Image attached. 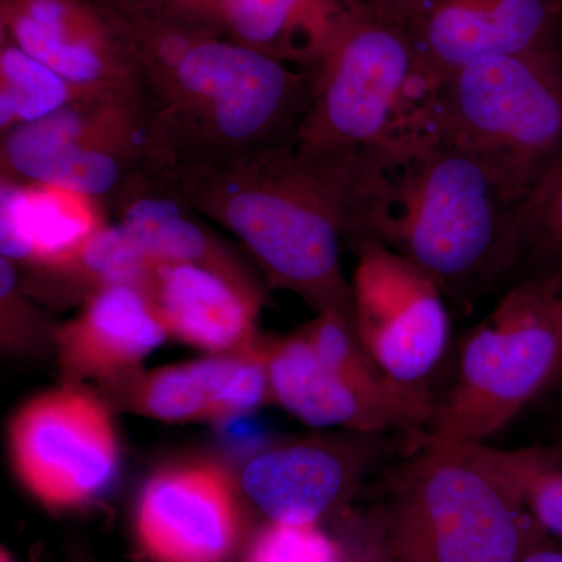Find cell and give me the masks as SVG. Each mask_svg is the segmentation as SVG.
Instances as JSON below:
<instances>
[{"mask_svg":"<svg viewBox=\"0 0 562 562\" xmlns=\"http://www.w3.org/2000/svg\"><path fill=\"white\" fill-rule=\"evenodd\" d=\"M341 562H394L390 557V553L384 549L382 539L379 542L373 543L369 549L361 550V552L346 557L342 553Z\"/></svg>","mask_w":562,"mask_h":562,"instance_id":"obj_28","label":"cell"},{"mask_svg":"<svg viewBox=\"0 0 562 562\" xmlns=\"http://www.w3.org/2000/svg\"><path fill=\"white\" fill-rule=\"evenodd\" d=\"M173 18L120 22L135 65L149 173L220 169L294 146L313 70Z\"/></svg>","mask_w":562,"mask_h":562,"instance_id":"obj_2","label":"cell"},{"mask_svg":"<svg viewBox=\"0 0 562 562\" xmlns=\"http://www.w3.org/2000/svg\"><path fill=\"white\" fill-rule=\"evenodd\" d=\"M0 179L65 188L111 203L149 172L146 120L138 95L94 91L2 133Z\"/></svg>","mask_w":562,"mask_h":562,"instance_id":"obj_8","label":"cell"},{"mask_svg":"<svg viewBox=\"0 0 562 562\" xmlns=\"http://www.w3.org/2000/svg\"><path fill=\"white\" fill-rule=\"evenodd\" d=\"M519 562H562V546L552 542L549 538L539 546L532 547Z\"/></svg>","mask_w":562,"mask_h":562,"instance_id":"obj_27","label":"cell"},{"mask_svg":"<svg viewBox=\"0 0 562 562\" xmlns=\"http://www.w3.org/2000/svg\"><path fill=\"white\" fill-rule=\"evenodd\" d=\"M408 33L443 80L482 58L562 49V0H427Z\"/></svg>","mask_w":562,"mask_h":562,"instance_id":"obj_13","label":"cell"},{"mask_svg":"<svg viewBox=\"0 0 562 562\" xmlns=\"http://www.w3.org/2000/svg\"><path fill=\"white\" fill-rule=\"evenodd\" d=\"M338 543L316 525L268 522L255 536L244 562H341Z\"/></svg>","mask_w":562,"mask_h":562,"instance_id":"obj_24","label":"cell"},{"mask_svg":"<svg viewBox=\"0 0 562 562\" xmlns=\"http://www.w3.org/2000/svg\"><path fill=\"white\" fill-rule=\"evenodd\" d=\"M441 83L408 31L362 3L344 18L314 69L312 102L294 146L368 151L402 165L439 139Z\"/></svg>","mask_w":562,"mask_h":562,"instance_id":"obj_3","label":"cell"},{"mask_svg":"<svg viewBox=\"0 0 562 562\" xmlns=\"http://www.w3.org/2000/svg\"><path fill=\"white\" fill-rule=\"evenodd\" d=\"M372 450L368 439L277 443L246 462L239 487L268 522L317 525L357 490L371 464Z\"/></svg>","mask_w":562,"mask_h":562,"instance_id":"obj_15","label":"cell"},{"mask_svg":"<svg viewBox=\"0 0 562 562\" xmlns=\"http://www.w3.org/2000/svg\"><path fill=\"white\" fill-rule=\"evenodd\" d=\"M0 184V247L14 266L61 265L106 225L105 206L88 195L44 183Z\"/></svg>","mask_w":562,"mask_h":562,"instance_id":"obj_19","label":"cell"},{"mask_svg":"<svg viewBox=\"0 0 562 562\" xmlns=\"http://www.w3.org/2000/svg\"><path fill=\"white\" fill-rule=\"evenodd\" d=\"M9 447L21 483L55 509L94 501L120 468V442L109 406L77 384L24 403L10 422Z\"/></svg>","mask_w":562,"mask_h":562,"instance_id":"obj_9","label":"cell"},{"mask_svg":"<svg viewBox=\"0 0 562 562\" xmlns=\"http://www.w3.org/2000/svg\"><path fill=\"white\" fill-rule=\"evenodd\" d=\"M494 452L539 527L562 541V447Z\"/></svg>","mask_w":562,"mask_h":562,"instance_id":"obj_23","label":"cell"},{"mask_svg":"<svg viewBox=\"0 0 562 562\" xmlns=\"http://www.w3.org/2000/svg\"><path fill=\"white\" fill-rule=\"evenodd\" d=\"M355 330L373 364L394 382L420 386L450 336L446 294L419 266L376 239L355 244Z\"/></svg>","mask_w":562,"mask_h":562,"instance_id":"obj_10","label":"cell"},{"mask_svg":"<svg viewBox=\"0 0 562 562\" xmlns=\"http://www.w3.org/2000/svg\"><path fill=\"white\" fill-rule=\"evenodd\" d=\"M35 60L9 38L0 50V132L44 120L90 94Z\"/></svg>","mask_w":562,"mask_h":562,"instance_id":"obj_22","label":"cell"},{"mask_svg":"<svg viewBox=\"0 0 562 562\" xmlns=\"http://www.w3.org/2000/svg\"><path fill=\"white\" fill-rule=\"evenodd\" d=\"M272 402L303 424L360 435L422 428L435 402L422 386L362 379L322 360L302 331L266 341Z\"/></svg>","mask_w":562,"mask_h":562,"instance_id":"obj_11","label":"cell"},{"mask_svg":"<svg viewBox=\"0 0 562 562\" xmlns=\"http://www.w3.org/2000/svg\"><path fill=\"white\" fill-rule=\"evenodd\" d=\"M135 532L151 562H228L244 535L238 486L214 462L166 465L140 491Z\"/></svg>","mask_w":562,"mask_h":562,"instance_id":"obj_12","label":"cell"},{"mask_svg":"<svg viewBox=\"0 0 562 562\" xmlns=\"http://www.w3.org/2000/svg\"><path fill=\"white\" fill-rule=\"evenodd\" d=\"M171 338L146 292L111 284L91 292L81 312L54 335L63 372L72 382L116 383Z\"/></svg>","mask_w":562,"mask_h":562,"instance_id":"obj_18","label":"cell"},{"mask_svg":"<svg viewBox=\"0 0 562 562\" xmlns=\"http://www.w3.org/2000/svg\"><path fill=\"white\" fill-rule=\"evenodd\" d=\"M220 0H172L168 5L205 22H211Z\"/></svg>","mask_w":562,"mask_h":562,"instance_id":"obj_26","label":"cell"},{"mask_svg":"<svg viewBox=\"0 0 562 562\" xmlns=\"http://www.w3.org/2000/svg\"><path fill=\"white\" fill-rule=\"evenodd\" d=\"M2 32L81 90L136 95L135 65L120 24L80 0H2Z\"/></svg>","mask_w":562,"mask_h":562,"instance_id":"obj_14","label":"cell"},{"mask_svg":"<svg viewBox=\"0 0 562 562\" xmlns=\"http://www.w3.org/2000/svg\"><path fill=\"white\" fill-rule=\"evenodd\" d=\"M439 139L486 166L517 205L562 144V49L482 58L438 94Z\"/></svg>","mask_w":562,"mask_h":562,"instance_id":"obj_6","label":"cell"},{"mask_svg":"<svg viewBox=\"0 0 562 562\" xmlns=\"http://www.w3.org/2000/svg\"><path fill=\"white\" fill-rule=\"evenodd\" d=\"M171 2H172V0H166V3H171Z\"/></svg>","mask_w":562,"mask_h":562,"instance_id":"obj_31","label":"cell"},{"mask_svg":"<svg viewBox=\"0 0 562 562\" xmlns=\"http://www.w3.org/2000/svg\"><path fill=\"white\" fill-rule=\"evenodd\" d=\"M514 206L483 162L436 139L395 169L379 241L469 301L516 269Z\"/></svg>","mask_w":562,"mask_h":562,"instance_id":"obj_5","label":"cell"},{"mask_svg":"<svg viewBox=\"0 0 562 562\" xmlns=\"http://www.w3.org/2000/svg\"><path fill=\"white\" fill-rule=\"evenodd\" d=\"M128 412L169 424L224 422L272 402L266 341L111 383Z\"/></svg>","mask_w":562,"mask_h":562,"instance_id":"obj_16","label":"cell"},{"mask_svg":"<svg viewBox=\"0 0 562 562\" xmlns=\"http://www.w3.org/2000/svg\"><path fill=\"white\" fill-rule=\"evenodd\" d=\"M425 2L427 0H364L366 5L382 20L390 21L406 31L420 13Z\"/></svg>","mask_w":562,"mask_h":562,"instance_id":"obj_25","label":"cell"},{"mask_svg":"<svg viewBox=\"0 0 562 562\" xmlns=\"http://www.w3.org/2000/svg\"><path fill=\"white\" fill-rule=\"evenodd\" d=\"M514 232L516 269L527 268L524 280H554L562 286V144L514 206Z\"/></svg>","mask_w":562,"mask_h":562,"instance_id":"obj_21","label":"cell"},{"mask_svg":"<svg viewBox=\"0 0 562 562\" xmlns=\"http://www.w3.org/2000/svg\"><path fill=\"white\" fill-rule=\"evenodd\" d=\"M550 536L486 443L419 447L383 514L394 562H519Z\"/></svg>","mask_w":562,"mask_h":562,"instance_id":"obj_4","label":"cell"},{"mask_svg":"<svg viewBox=\"0 0 562 562\" xmlns=\"http://www.w3.org/2000/svg\"><path fill=\"white\" fill-rule=\"evenodd\" d=\"M0 562H14L11 560V557L9 553L5 552V550H2V553H0Z\"/></svg>","mask_w":562,"mask_h":562,"instance_id":"obj_30","label":"cell"},{"mask_svg":"<svg viewBox=\"0 0 562 562\" xmlns=\"http://www.w3.org/2000/svg\"><path fill=\"white\" fill-rule=\"evenodd\" d=\"M558 281L522 280L462 344L457 376L435 403L417 447L486 443L557 379Z\"/></svg>","mask_w":562,"mask_h":562,"instance_id":"obj_7","label":"cell"},{"mask_svg":"<svg viewBox=\"0 0 562 562\" xmlns=\"http://www.w3.org/2000/svg\"><path fill=\"white\" fill-rule=\"evenodd\" d=\"M140 290L169 336L188 346L217 355L258 341L261 295L249 273L199 262H160Z\"/></svg>","mask_w":562,"mask_h":562,"instance_id":"obj_17","label":"cell"},{"mask_svg":"<svg viewBox=\"0 0 562 562\" xmlns=\"http://www.w3.org/2000/svg\"><path fill=\"white\" fill-rule=\"evenodd\" d=\"M364 0H220L210 24L232 40L313 70L344 18Z\"/></svg>","mask_w":562,"mask_h":562,"instance_id":"obj_20","label":"cell"},{"mask_svg":"<svg viewBox=\"0 0 562 562\" xmlns=\"http://www.w3.org/2000/svg\"><path fill=\"white\" fill-rule=\"evenodd\" d=\"M395 168L368 151L291 146L228 168L158 176L192 211L233 233L273 286L317 313L353 314L342 243L379 239Z\"/></svg>","mask_w":562,"mask_h":562,"instance_id":"obj_1","label":"cell"},{"mask_svg":"<svg viewBox=\"0 0 562 562\" xmlns=\"http://www.w3.org/2000/svg\"><path fill=\"white\" fill-rule=\"evenodd\" d=\"M558 327H560L561 360L560 368H558L557 379L554 380H562V292L560 295V303H558Z\"/></svg>","mask_w":562,"mask_h":562,"instance_id":"obj_29","label":"cell"}]
</instances>
